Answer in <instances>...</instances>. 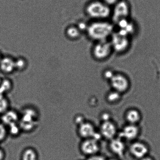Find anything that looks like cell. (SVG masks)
<instances>
[{
	"label": "cell",
	"mask_w": 160,
	"mask_h": 160,
	"mask_svg": "<svg viewBox=\"0 0 160 160\" xmlns=\"http://www.w3.org/2000/svg\"><path fill=\"white\" fill-rule=\"evenodd\" d=\"M13 84L10 79H2L0 81V94L6 95L10 92L13 88Z\"/></svg>",
	"instance_id": "obj_18"
},
{
	"label": "cell",
	"mask_w": 160,
	"mask_h": 160,
	"mask_svg": "<svg viewBox=\"0 0 160 160\" xmlns=\"http://www.w3.org/2000/svg\"><path fill=\"white\" fill-rule=\"evenodd\" d=\"M113 91L121 94L127 92L130 87V82L126 76L121 73H114L109 81Z\"/></svg>",
	"instance_id": "obj_6"
},
{
	"label": "cell",
	"mask_w": 160,
	"mask_h": 160,
	"mask_svg": "<svg viewBox=\"0 0 160 160\" xmlns=\"http://www.w3.org/2000/svg\"><path fill=\"white\" fill-rule=\"evenodd\" d=\"M8 132L11 136L16 137L20 134L21 131L18 122H15L7 126Z\"/></svg>",
	"instance_id": "obj_21"
},
{
	"label": "cell",
	"mask_w": 160,
	"mask_h": 160,
	"mask_svg": "<svg viewBox=\"0 0 160 160\" xmlns=\"http://www.w3.org/2000/svg\"><path fill=\"white\" fill-rule=\"evenodd\" d=\"M150 151V147L147 143L137 140L132 142L129 147L130 154L139 160L148 155Z\"/></svg>",
	"instance_id": "obj_7"
},
{
	"label": "cell",
	"mask_w": 160,
	"mask_h": 160,
	"mask_svg": "<svg viewBox=\"0 0 160 160\" xmlns=\"http://www.w3.org/2000/svg\"><path fill=\"white\" fill-rule=\"evenodd\" d=\"M114 74V72H112L111 70H107L104 72L103 76L104 78L107 79V80L109 81L111 78L112 77L113 75Z\"/></svg>",
	"instance_id": "obj_26"
},
{
	"label": "cell",
	"mask_w": 160,
	"mask_h": 160,
	"mask_svg": "<svg viewBox=\"0 0 160 160\" xmlns=\"http://www.w3.org/2000/svg\"><path fill=\"white\" fill-rule=\"evenodd\" d=\"M10 103L6 95L0 94V116L10 109Z\"/></svg>",
	"instance_id": "obj_20"
},
{
	"label": "cell",
	"mask_w": 160,
	"mask_h": 160,
	"mask_svg": "<svg viewBox=\"0 0 160 160\" xmlns=\"http://www.w3.org/2000/svg\"><path fill=\"white\" fill-rule=\"evenodd\" d=\"M108 160H118L116 159V158H111V159H110Z\"/></svg>",
	"instance_id": "obj_31"
},
{
	"label": "cell",
	"mask_w": 160,
	"mask_h": 160,
	"mask_svg": "<svg viewBox=\"0 0 160 160\" xmlns=\"http://www.w3.org/2000/svg\"><path fill=\"white\" fill-rule=\"evenodd\" d=\"M125 117L127 124L135 125H138L142 119L141 112L134 108L127 110L125 113Z\"/></svg>",
	"instance_id": "obj_15"
},
{
	"label": "cell",
	"mask_w": 160,
	"mask_h": 160,
	"mask_svg": "<svg viewBox=\"0 0 160 160\" xmlns=\"http://www.w3.org/2000/svg\"><path fill=\"white\" fill-rule=\"evenodd\" d=\"M107 5L112 7L115 5L119 0H101Z\"/></svg>",
	"instance_id": "obj_27"
},
{
	"label": "cell",
	"mask_w": 160,
	"mask_h": 160,
	"mask_svg": "<svg viewBox=\"0 0 160 160\" xmlns=\"http://www.w3.org/2000/svg\"><path fill=\"white\" fill-rule=\"evenodd\" d=\"M112 7L111 17L114 24H116L122 20L129 18L131 13V6L127 0H119Z\"/></svg>",
	"instance_id": "obj_4"
},
{
	"label": "cell",
	"mask_w": 160,
	"mask_h": 160,
	"mask_svg": "<svg viewBox=\"0 0 160 160\" xmlns=\"http://www.w3.org/2000/svg\"><path fill=\"white\" fill-rule=\"evenodd\" d=\"M99 134L105 139L111 140L118 134L117 126L111 120L103 121L100 125Z\"/></svg>",
	"instance_id": "obj_10"
},
{
	"label": "cell",
	"mask_w": 160,
	"mask_h": 160,
	"mask_svg": "<svg viewBox=\"0 0 160 160\" xmlns=\"http://www.w3.org/2000/svg\"><path fill=\"white\" fill-rule=\"evenodd\" d=\"M98 141L94 138L83 139L80 145L81 152L88 157L97 154L100 150Z\"/></svg>",
	"instance_id": "obj_9"
},
{
	"label": "cell",
	"mask_w": 160,
	"mask_h": 160,
	"mask_svg": "<svg viewBox=\"0 0 160 160\" xmlns=\"http://www.w3.org/2000/svg\"><path fill=\"white\" fill-rule=\"evenodd\" d=\"M82 32L77 26L70 25L67 27L65 31V34L68 39L76 40L78 39L81 35Z\"/></svg>",
	"instance_id": "obj_16"
},
{
	"label": "cell",
	"mask_w": 160,
	"mask_h": 160,
	"mask_svg": "<svg viewBox=\"0 0 160 160\" xmlns=\"http://www.w3.org/2000/svg\"><path fill=\"white\" fill-rule=\"evenodd\" d=\"M2 57L3 56L2 55V54H1V52H0V61H1V59H2Z\"/></svg>",
	"instance_id": "obj_30"
},
{
	"label": "cell",
	"mask_w": 160,
	"mask_h": 160,
	"mask_svg": "<svg viewBox=\"0 0 160 160\" xmlns=\"http://www.w3.org/2000/svg\"><path fill=\"white\" fill-rule=\"evenodd\" d=\"M139 125L127 124L118 133L119 137L127 141L133 142L136 140L140 133Z\"/></svg>",
	"instance_id": "obj_11"
},
{
	"label": "cell",
	"mask_w": 160,
	"mask_h": 160,
	"mask_svg": "<svg viewBox=\"0 0 160 160\" xmlns=\"http://www.w3.org/2000/svg\"><path fill=\"white\" fill-rule=\"evenodd\" d=\"M109 41L113 52L119 54L127 52L131 45L130 37L118 30L114 31Z\"/></svg>",
	"instance_id": "obj_3"
},
{
	"label": "cell",
	"mask_w": 160,
	"mask_h": 160,
	"mask_svg": "<svg viewBox=\"0 0 160 160\" xmlns=\"http://www.w3.org/2000/svg\"><path fill=\"white\" fill-rule=\"evenodd\" d=\"M8 134L7 127L0 122V143L5 140Z\"/></svg>",
	"instance_id": "obj_23"
},
{
	"label": "cell",
	"mask_w": 160,
	"mask_h": 160,
	"mask_svg": "<svg viewBox=\"0 0 160 160\" xmlns=\"http://www.w3.org/2000/svg\"><path fill=\"white\" fill-rule=\"evenodd\" d=\"M110 150L117 156L122 157L125 154L126 146L123 140L119 137H116L109 141Z\"/></svg>",
	"instance_id": "obj_12"
},
{
	"label": "cell",
	"mask_w": 160,
	"mask_h": 160,
	"mask_svg": "<svg viewBox=\"0 0 160 160\" xmlns=\"http://www.w3.org/2000/svg\"><path fill=\"white\" fill-rule=\"evenodd\" d=\"M122 94L117 92L113 91L109 92L107 96V100L110 103H114L119 100Z\"/></svg>",
	"instance_id": "obj_22"
},
{
	"label": "cell",
	"mask_w": 160,
	"mask_h": 160,
	"mask_svg": "<svg viewBox=\"0 0 160 160\" xmlns=\"http://www.w3.org/2000/svg\"><path fill=\"white\" fill-rule=\"evenodd\" d=\"M87 15L93 21L107 20L111 16V7L101 0H92L87 4L85 7Z\"/></svg>",
	"instance_id": "obj_2"
},
{
	"label": "cell",
	"mask_w": 160,
	"mask_h": 160,
	"mask_svg": "<svg viewBox=\"0 0 160 160\" xmlns=\"http://www.w3.org/2000/svg\"><path fill=\"white\" fill-rule=\"evenodd\" d=\"M77 127L78 134L83 139L94 138L98 140L101 136L99 133L98 134L95 127L91 122L85 121Z\"/></svg>",
	"instance_id": "obj_8"
},
{
	"label": "cell",
	"mask_w": 160,
	"mask_h": 160,
	"mask_svg": "<svg viewBox=\"0 0 160 160\" xmlns=\"http://www.w3.org/2000/svg\"><path fill=\"white\" fill-rule=\"evenodd\" d=\"M113 52L109 40L96 42L92 50V54L95 59L104 61L111 56Z\"/></svg>",
	"instance_id": "obj_5"
},
{
	"label": "cell",
	"mask_w": 160,
	"mask_h": 160,
	"mask_svg": "<svg viewBox=\"0 0 160 160\" xmlns=\"http://www.w3.org/2000/svg\"><path fill=\"white\" fill-rule=\"evenodd\" d=\"M20 116L18 112L10 109L0 116L1 122L6 126L10 124L18 122Z\"/></svg>",
	"instance_id": "obj_14"
},
{
	"label": "cell",
	"mask_w": 160,
	"mask_h": 160,
	"mask_svg": "<svg viewBox=\"0 0 160 160\" xmlns=\"http://www.w3.org/2000/svg\"><path fill=\"white\" fill-rule=\"evenodd\" d=\"M139 160H154V159L152 157L148 156V155Z\"/></svg>",
	"instance_id": "obj_29"
},
{
	"label": "cell",
	"mask_w": 160,
	"mask_h": 160,
	"mask_svg": "<svg viewBox=\"0 0 160 160\" xmlns=\"http://www.w3.org/2000/svg\"><path fill=\"white\" fill-rule=\"evenodd\" d=\"M38 158L36 150L31 147L25 148L21 155V160H38Z\"/></svg>",
	"instance_id": "obj_17"
},
{
	"label": "cell",
	"mask_w": 160,
	"mask_h": 160,
	"mask_svg": "<svg viewBox=\"0 0 160 160\" xmlns=\"http://www.w3.org/2000/svg\"><path fill=\"white\" fill-rule=\"evenodd\" d=\"M0 71L4 74L13 73L15 71V59L10 56H3L0 61Z\"/></svg>",
	"instance_id": "obj_13"
},
{
	"label": "cell",
	"mask_w": 160,
	"mask_h": 160,
	"mask_svg": "<svg viewBox=\"0 0 160 160\" xmlns=\"http://www.w3.org/2000/svg\"><path fill=\"white\" fill-rule=\"evenodd\" d=\"M15 71L23 72L26 70L28 66V60L23 57H20L15 59Z\"/></svg>",
	"instance_id": "obj_19"
},
{
	"label": "cell",
	"mask_w": 160,
	"mask_h": 160,
	"mask_svg": "<svg viewBox=\"0 0 160 160\" xmlns=\"http://www.w3.org/2000/svg\"><path fill=\"white\" fill-rule=\"evenodd\" d=\"M74 121V123L77 126L85 121L84 118L81 115H78L75 116Z\"/></svg>",
	"instance_id": "obj_24"
},
{
	"label": "cell",
	"mask_w": 160,
	"mask_h": 160,
	"mask_svg": "<svg viewBox=\"0 0 160 160\" xmlns=\"http://www.w3.org/2000/svg\"><path fill=\"white\" fill-rule=\"evenodd\" d=\"M114 31L113 23L102 20L93 21L88 24L85 32L90 39L97 42L109 40Z\"/></svg>",
	"instance_id": "obj_1"
},
{
	"label": "cell",
	"mask_w": 160,
	"mask_h": 160,
	"mask_svg": "<svg viewBox=\"0 0 160 160\" xmlns=\"http://www.w3.org/2000/svg\"><path fill=\"white\" fill-rule=\"evenodd\" d=\"M5 151L0 147V160H4L5 158Z\"/></svg>",
	"instance_id": "obj_28"
},
{
	"label": "cell",
	"mask_w": 160,
	"mask_h": 160,
	"mask_svg": "<svg viewBox=\"0 0 160 160\" xmlns=\"http://www.w3.org/2000/svg\"><path fill=\"white\" fill-rule=\"evenodd\" d=\"M87 160H105V158L103 156L97 154L92 156L88 157Z\"/></svg>",
	"instance_id": "obj_25"
}]
</instances>
